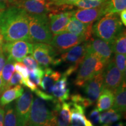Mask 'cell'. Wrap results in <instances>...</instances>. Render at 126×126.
Instances as JSON below:
<instances>
[{
  "mask_svg": "<svg viewBox=\"0 0 126 126\" xmlns=\"http://www.w3.org/2000/svg\"><path fill=\"white\" fill-rule=\"evenodd\" d=\"M106 64L96 54L86 50L84 59L79 66L74 85L78 87H83L87 82L94 75L103 71Z\"/></svg>",
  "mask_w": 126,
  "mask_h": 126,
  "instance_id": "4",
  "label": "cell"
},
{
  "mask_svg": "<svg viewBox=\"0 0 126 126\" xmlns=\"http://www.w3.org/2000/svg\"><path fill=\"white\" fill-rule=\"evenodd\" d=\"M22 85L26 87H27L28 89L32 92H35V91L37 89V86L35 83H34L33 82H32L31 80L29 79V78L26 79H23Z\"/></svg>",
  "mask_w": 126,
  "mask_h": 126,
  "instance_id": "39",
  "label": "cell"
},
{
  "mask_svg": "<svg viewBox=\"0 0 126 126\" xmlns=\"http://www.w3.org/2000/svg\"><path fill=\"white\" fill-rule=\"evenodd\" d=\"M107 0H78L73 5L79 9H90L102 5Z\"/></svg>",
  "mask_w": 126,
  "mask_h": 126,
  "instance_id": "29",
  "label": "cell"
},
{
  "mask_svg": "<svg viewBox=\"0 0 126 126\" xmlns=\"http://www.w3.org/2000/svg\"><path fill=\"white\" fill-rule=\"evenodd\" d=\"M14 67H15V70L16 71V72L22 77L23 79L28 78L29 77L28 69L23 63L21 62H15L14 64Z\"/></svg>",
  "mask_w": 126,
  "mask_h": 126,
  "instance_id": "33",
  "label": "cell"
},
{
  "mask_svg": "<svg viewBox=\"0 0 126 126\" xmlns=\"http://www.w3.org/2000/svg\"><path fill=\"white\" fill-rule=\"evenodd\" d=\"M33 99L32 93L27 90L15 101V111L16 117V126H27Z\"/></svg>",
  "mask_w": 126,
  "mask_h": 126,
  "instance_id": "8",
  "label": "cell"
},
{
  "mask_svg": "<svg viewBox=\"0 0 126 126\" xmlns=\"http://www.w3.org/2000/svg\"><path fill=\"white\" fill-rule=\"evenodd\" d=\"M114 103L111 107L113 109L123 114L126 109V80L113 92Z\"/></svg>",
  "mask_w": 126,
  "mask_h": 126,
  "instance_id": "20",
  "label": "cell"
},
{
  "mask_svg": "<svg viewBox=\"0 0 126 126\" xmlns=\"http://www.w3.org/2000/svg\"><path fill=\"white\" fill-rule=\"evenodd\" d=\"M85 42V40L83 37L65 32L53 37L50 45L54 48L59 54L61 53L62 54L72 47L82 44Z\"/></svg>",
  "mask_w": 126,
  "mask_h": 126,
  "instance_id": "9",
  "label": "cell"
},
{
  "mask_svg": "<svg viewBox=\"0 0 126 126\" xmlns=\"http://www.w3.org/2000/svg\"><path fill=\"white\" fill-rule=\"evenodd\" d=\"M49 103L38 97L33 99L26 126H57L61 103L56 98Z\"/></svg>",
  "mask_w": 126,
  "mask_h": 126,
  "instance_id": "2",
  "label": "cell"
},
{
  "mask_svg": "<svg viewBox=\"0 0 126 126\" xmlns=\"http://www.w3.org/2000/svg\"><path fill=\"white\" fill-rule=\"evenodd\" d=\"M24 89L21 85H17L4 91L0 96V106L2 108L19 98L23 94Z\"/></svg>",
  "mask_w": 126,
  "mask_h": 126,
  "instance_id": "21",
  "label": "cell"
},
{
  "mask_svg": "<svg viewBox=\"0 0 126 126\" xmlns=\"http://www.w3.org/2000/svg\"><path fill=\"white\" fill-rule=\"evenodd\" d=\"M34 1H38V2H40L42 3H44V4H47L50 1V0H34Z\"/></svg>",
  "mask_w": 126,
  "mask_h": 126,
  "instance_id": "45",
  "label": "cell"
},
{
  "mask_svg": "<svg viewBox=\"0 0 126 126\" xmlns=\"http://www.w3.org/2000/svg\"><path fill=\"white\" fill-rule=\"evenodd\" d=\"M13 5L23 9L29 15H48L49 14V8L47 4L34 0H16Z\"/></svg>",
  "mask_w": 126,
  "mask_h": 126,
  "instance_id": "17",
  "label": "cell"
},
{
  "mask_svg": "<svg viewBox=\"0 0 126 126\" xmlns=\"http://www.w3.org/2000/svg\"><path fill=\"white\" fill-rule=\"evenodd\" d=\"M29 33L32 42L49 44L53 35L50 31L47 15H29Z\"/></svg>",
  "mask_w": 126,
  "mask_h": 126,
  "instance_id": "5",
  "label": "cell"
},
{
  "mask_svg": "<svg viewBox=\"0 0 126 126\" xmlns=\"http://www.w3.org/2000/svg\"><path fill=\"white\" fill-rule=\"evenodd\" d=\"M16 0H0V9L2 10L12 6Z\"/></svg>",
  "mask_w": 126,
  "mask_h": 126,
  "instance_id": "40",
  "label": "cell"
},
{
  "mask_svg": "<svg viewBox=\"0 0 126 126\" xmlns=\"http://www.w3.org/2000/svg\"><path fill=\"white\" fill-rule=\"evenodd\" d=\"M2 11H3V10H2V9H0V14H1V12H2Z\"/></svg>",
  "mask_w": 126,
  "mask_h": 126,
  "instance_id": "48",
  "label": "cell"
},
{
  "mask_svg": "<svg viewBox=\"0 0 126 126\" xmlns=\"http://www.w3.org/2000/svg\"><path fill=\"white\" fill-rule=\"evenodd\" d=\"M22 62L23 63V64L26 65L28 70H34L36 68L40 67V65L36 61V60L31 55H28V56L25 57Z\"/></svg>",
  "mask_w": 126,
  "mask_h": 126,
  "instance_id": "34",
  "label": "cell"
},
{
  "mask_svg": "<svg viewBox=\"0 0 126 126\" xmlns=\"http://www.w3.org/2000/svg\"><path fill=\"white\" fill-rule=\"evenodd\" d=\"M34 93H35L36 95L37 96V97H39V98L43 99V100H45V101L51 102V101H53V100L55 99L54 96H53L51 95L50 94H48L46 92H43V91L39 89L38 88H37V89L35 91Z\"/></svg>",
  "mask_w": 126,
  "mask_h": 126,
  "instance_id": "38",
  "label": "cell"
},
{
  "mask_svg": "<svg viewBox=\"0 0 126 126\" xmlns=\"http://www.w3.org/2000/svg\"><path fill=\"white\" fill-rule=\"evenodd\" d=\"M120 20L123 23V25L126 26V10L124 9V10L120 12Z\"/></svg>",
  "mask_w": 126,
  "mask_h": 126,
  "instance_id": "42",
  "label": "cell"
},
{
  "mask_svg": "<svg viewBox=\"0 0 126 126\" xmlns=\"http://www.w3.org/2000/svg\"><path fill=\"white\" fill-rule=\"evenodd\" d=\"M4 109L0 106V126H4Z\"/></svg>",
  "mask_w": 126,
  "mask_h": 126,
  "instance_id": "43",
  "label": "cell"
},
{
  "mask_svg": "<svg viewBox=\"0 0 126 126\" xmlns=\"http://www.w3.org/2000/svg\"><path fill=\"white\" fill-rule=\"evenodd\" d=\"M115 64L119 69L120 71L122 72L123 75L126 77V56L122 54H115L114 57L113 58Z\"/></svg>",
  "mask_w": 126,
  "mask_h": 126,
  "instance_id": "32",
  "label": "cell"
},
{
  "mask_svg": "<svg viewBox=\"0 0 126 126\" xmlns=\"http://www.w3.org/2000/svg\"><path fill=\"white\" fill-rule=\"evenodd\" d=\"M86 53V48L85 42L82 45L75 46L68 51L61 54L60 59L61 62H64L78 69L84 59Z\"/></svg>",
  "mask_w": 126,
  "mask_h": 126,
  "instance_id": "14",
  "label": "cell"
},
{
  "mask_svg": "<svg viewBox=\"0 0 126 126\" xmlns=\"http://www.w3.org/2000/svg\"><path fill=\"white\" fill-rule=\"evenodd\" d=\"M2 79H1V77H0V94H1V89H2Z\"/></svg>",
  "mask_w": 126,
  "mask_h": 126,
  "instance_id": "47",
  "label": "cell"
},
{
  "mask_svg": "<svg viewBox=\"0 0 126 126\" xmlns=\"http://www.w3.org/2000/svg\"><path fill=\"white\" fill-rule=\"evenodd\" d=\"M71 102L61 103L57 121V126H70L71 120Z\"/></svg>",
  "mask_w": 126,
  "mask_h": 126,
  "instance_id": "24",
  "label": "cell"
},
{
  "mask_svg": "<svg viewBox=\"0 0 126 126\" xmlns=\"http://www.w3.org/2000/svg\"><path fill=\"white\" fill-rule=\"evenodd\" d=\"M92 23H83L72 16L66 26L65 32L83 37L87 42L92 37Z\"/></svg>",
  "mask_w": 126,
  "mask_h": 126,
  "instance_id": "16",
  "label": "cell"
},
{
  "mask_svg": "<svg viewBox=\"0 0 126 126\" xmlns=\"http://www.w3.org/2000/svg\"><path fill=\"white\" fill-rule=\"evenodd\" d=\"M2 44H3V37L0 34V48L2 47Z\"/></svg>",
  "mask_w": 126,
  "mask_h": 126,
  "instance_id": "46",
  "label": "cell"
},
{
  "mask_svg": "<svg viewBox=\"0 0 126 126\" xmlns=\"http://www.w3.org/2000/svg\"><path fill=\"white\" fill-rule=\"evenodd\" d=\"M32 54L40 66L45 68L50 65H59L62 63L60 58H56L58 53L48 44L42 43L33 44Z\"/></svg>",
  "mask_w": 126,
  "mask_h": 126,
  "instance_id": "6",
  "label": "cell"
},
{
  "mask_svg": "<svg viewBox=\"0 0 126 126\" xmlns=\"http://www.w3.org/2000/svg\"><path fill=\"white\" fill-rule=\"evenodd\" d=\"M83 88L86 97L94 103L103 89V71L99 72L89 80L83 86Z\"/></svg>",
  "mask_w": 126,
  "mask_h": 126,
  "instance_id": "15",
  "label": "cell"
},
{
  "mask_svg": "<svg viewBox=\"0 0 126 126\" xmlns=\"http://www.w3.org/2000/svg\"><path fill=\"white\" fill-rule=\"evenodd\" d=\"M124 29L118 14H106L92 26V34L111 44Z\"/></svg>",
  "mask_w": 126,
  "mask_h": 126,
  "instance_id": "3",
  "label": "cell"
},
{
  "mask_svg": "<svg viewBox=\"0 0 126 126\" xmlns=\"http://www.w3.org/2000/svg\"><path fill=\"white\" fill-rule=\"evenodd\" d=\"M22 77L20 75L18 72H15L12 75L10 81H9L7 86V89L9 88H11L12 86L17 85H22L23 81Z\"/></svg>",
  "mask_w": 126,
  "mask_h": 126,
  "instance_id": "36",
  "label": "cell"
},
{
  "mask_svg": "<svg viewBox=\"0 0 126 126\" xmlns=\"http://www.w3.org/2000/svg\"><path fill=\"white\" fill-rule=\"evenodd\" d=\"M4 126H16L15 103H10L5 106Z\"/></svg>",
  "mask_w": 126,
  "mask_h": 126,
  "instance_id": "27",
  "label": "cell"
},
{
  "mask_svg": "<svg viewBox=\"0 0 126 126\" xmlns=\"http://www.w3.org/2000/svg\"><path fill=\"white\" fill-rule=\"evenodd\" d=\"M1 47L7 57L18 62H22L25 57L33 53V44L25 40L6 42Z\"/></svg>",
  "mask_w": 126,
  "mask_h": 126,
  "instance_id": "7",
  "label": "cell"
},
{
  "mask_svg": "<svg viewBox=\"0 0 126 126\" xmlns=\"http://www.w3.org/2000/svg\"><path fill=\"white\" fill-rule=\"evenodd\" d=\"M51 94L54 98L62 103L70 98V89L68 88L67 77L63 76L55 83L52 88Z\"/></svg>",
  "mask_w": 126,
  "mask_h": 126,
  "instance_id": "19",
  "label": "cell"
},
{
  "mask_svg": "<svg viewBox=\"0 0 126 126\" xmlns=\"http://www.w3.org/2000/svg\"><path fill=\"white\" fill-rule=\"evenodd\" d=\"M16 62L11 58L7 57V60H6L4 68H3L2 73H1V78L2 82V89L1 91L0 95L2 94L3 92L7 89V86L8 83L9 81H10L11 78L14 74L15 71V67H14V64Z\"/></svg>",
  "mask_w": 126,
  "mask_h": 126,
  "instance_id": "23",
  "label": "cell"
},
{
  "mask_svg": "<svg viewBox=\"0 0 126 126\" xmlns=\"http://www.w3.org/2000/svg\"><path fill=\"white\" fill-rule=\"evenodd\" d=\"M28 72L29 76V79L36 85H40L45 74V69L40 66L34 70H28Z\"/></svg>",
  "mask_w": 126,
  "mask_h": 126,
  "instance_id": "30",
  "label": "cell"
},
{
  "mask_svg": "<svg viewBox=\"0 0 126 126\" xmlns=\"http://www.w3.org/2000/svg\"><path fill=\"white\" fill-rule=\"evenodd\" d=\"M93 1H94V0H93Z\"/></svg>",
  "mask_w": 126,
  "mask_h": 126,
  "instance_id": "49",
  "label": "cell"
},
{
  "mask_svg": "<svg viewBox=\"0 0 126 126\" xmlns=\"http://www.w3.org/2000/svg\"><path fill=\"white\" fill-rule=\"evenodd\" d=\"M6 57L7 56L4 54L2 50V47L0 48V77L1 75V73H2V71L3 68H4L5 64L6 63Z\"/></svg>",
  "mask_w": 126,
  "mask_h": 126,
  "instance_id": "41",
  "label": "cell"
},
{
  "mask_svg": "<svg viewBox=\"0 0 126 126\" xmlns=\"http://www.w3.org/2000/svg\"><path fill=\"white\" fill-rule=\"evenodd\" d=\"M0 34L5 42H31L29 33V14L23 9L11 6L0 14Z\"/></svg>",
  "mask_w": 126,
  "mask_h": 126,
  "instance_id": "1",
  "label": "cell"
},
{
  "mask_svg": "<svg viewBox=\"0 0 126 126\" xmlns=\"http://www.w3.org/2000/svg\"><path fill=\"white\" fill-rule=\"evenodd\" d=\"M114 103V94L112 91L103 88L97 99L96 108L99 111L108 110L113 106Z\"/></svg>",
  "mask_w": 126,
  "mask_h": 126,
  "instance_id": "22",
  "label": "cell"
},
{
  "mask_svg": "<svg viewBox=\"0 0 126 126\" xmlns=\"http://www.w3.org/2000/svg\"><path fill=\"white\" fill-rule=\"evenodd\" d=\"M108 0L102 5L90 9H77L73 11V16L80 22L86 24H90L97 21L106 14V7Z\"/></svg>",
  "mask_w": 126,
  "mask_h": 126,
  "instance_id": "11",
  "label": "cell"
},
{
  "mask_svg": "<svg viewBox=\"0 0 126 126\" xmlns=\"http://www.w3.org/2000/svg\"><path fill=\"white\" fill-rule=\"evenodd\" d=\"M110 45L112 52L114 54H126V33L125 29H123Z\"/></svg>",
  "mask_w": 126,
  "mask_h": 126,
  "instance_id": "25",
  "label": "cell"
},
{
  "mask_svg": "<svg viewBox=\"0 0 126 126\" xmlns=\"http://www.w3.org/2000/svg\"><path fill=\"white\" fill-rule=\"evenodd\" d=\"M70 99L72 103L78 104L85 109L89 108L93 105L94 103L86 97H83L79 94H74L71 95Z\"/></svg>",
  "mask_w": 126,
  "mask_h": 126,
  "instance_id": "31",
  "label": "cell"
},
{
  "mask_svg": "<svg viewBox=\"0 0 126 126\" xmlns=\"http://www.w3.org/2000/svg\"><path fill=\"white\" fill-rule=\"evenodd\" d=\"M126 0H108L106 14H119L126 9Z\"/></svg>",
  "mask_w": 126,
  "mask_h": 126,
  "instance_id": "28",
  "label": "cell"
},
{
  "mask_svg": "<svg viewBox=\"0 0 126 126\" xmlns=\"http://www.w3.org/2000/svg\"><path fill=\"white\" fill-rule=\"evenodd\" d=\"M85 43L86 50L99 56L106 65L110 60L113 53L110 44L97 37H92Z\"/></svg>",
  "mask_w": 126,
  "mask_h": 126,
  "instance_id": "12",
  "label": "cell"
},
{
  "mask_svg": "<svg viewBox=\"0 0 126 126\" xmlns=\"http://www.w3.org/2000/svg\"><path fill=\"white\" fill-rule=\"evenodd\" d=\"M102 126H124V124L123 122H119L118 123L113 126H110V124H103Z\"/></svg>",
  "mask_w": 126,
  "mask_h": 126,
  "instance_id": "44",
  "label": "cell"
},
{
  "mask_svg": "<svg viewBox=\"0 0 126 126\" xmlns=\"http://www.w3.org/2000/svg\"><path fill=\"white\" fill-rule=\"evenodd\" d=\"M100 113L96 108H94L91 110L89 114V121L94 126L97 125L100 123Z\"/></svg>",
  "mask_w": 126,
  "mask_h": 126,
  "instance_id": "37",
  "label": "cell"
},
{
  "mask_svg": "<svg viewBox=\"0 0 126 126\" xmlns=\"http://www.w3.org/2000/svg\"><path fill=\"white\" fill-rule=\"evenodd\" d=\"M78 0H50L49 2L47 3V5L48 6V8L50 7H60L65 5H73Z\"/></svg>",
  "mask_w": 126,
  "mask_h": 126,
  "instance_id": "35",
  "label": "cell"
},
{
  "mask_svg": "<svg viewBox=\"0 0 126 126\" xmlns=\"http://www.w3.org/2000/svg\"><path fill=\"white\" fill-rule=\"evenodd\" d=\"M123 114L113 109H109L108 111L102 113L100 116V123L111 124L119 121L122 118Z\"/></svg>",
  "mask_w": 126,
  "mask_h": 126,
  "instance_id": "26",
  "label": "cell"
},
{
  "mask_svg": "<svg viewBox=\"0 0 126 126\" xmlns=\"http://www.w3.org/2000/svg\"><path fill=\"white\" fill-rule=\"evenodd\" d=\"M50 31L53 35L62 33L65 32L66 26L73 16V11L48 14Z\"/></svg>",
  "mask_w": 126,
  "mask_h": 126,
  "instance_id": "13",
  "label": "cell"
},
{
  "mask_svg": "<svg viewBox=\"0 0 126 126\" xmlns=\"http://www.w3.org/2000/svg\"><path fill=\"white\" fill-rule=\"evenodd\" d=\"M61 77L60 72L54 71L51 68H46L45 74L40 84V88L47 94H51L53 85Z\"/></svg>",
  "mask_w": 126,
  "mask_h": 126,
  "instance_id": "18",
  "label": "cell"
},
{
  "mask_svg": "<svg viewBox=\"0 0 126 126\" xmlns=\"http://www.w3.org/2000/svg\"><path fill=\"white\" fill-rule=\"evenodd\" d=\"M103 88H106L113 92L116 88L126 80L122 72L115 64L114 59H111L105 66L103 71Z\"/></svg>",
  "mask_w": 126,
  "mask_h": 126,
  "instance_id": "10",
  "label": "cell"
}]
</instances>
